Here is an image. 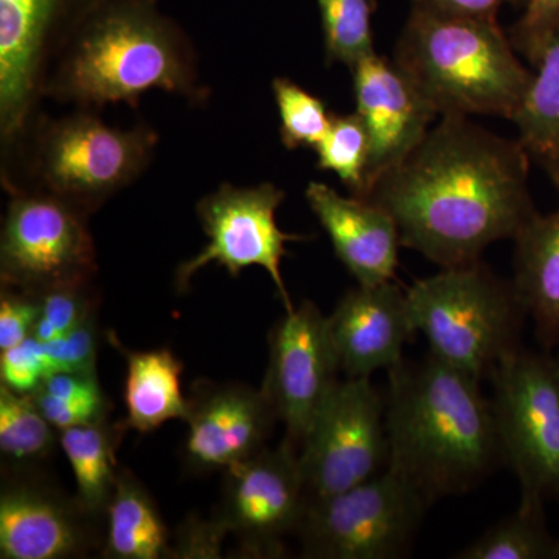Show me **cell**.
<instances>
[{
	"label": "cell",
	"mask_w": 559,
	"mask_h": 559,
	"mask_svg": "<svg viewBox=\"0 0 559 559\" xmlns=\"http://www.w3.org/2000/svg\"><path fill=\"white\" fill-rule=\"evenodd\" d=\"M527 153L468 117H443L367 200L393 216L401 245L443 270L465 266L536 215Z\"/></svg>",
	"instance_id": "obj_1"
},
{
	"label": "cell",
	"mask_w": 559,
	"mask_h": 559,
	"mask_svg": "<svg viewBox=\"0 0 559 559\" xmlns=\"http://www.w3.org/2000/svg\"><path fill=\"white\" fill-rule=\"evenodd\" d=\"M154 90L207 102L193 40L157 0H103L55 61L43 95L79 109L138 108Z\"/></svg>",
	"instance_id": "obj_2"
},
{
	"label": "cell",
	"mask_w": 559,
	"mask_h": 559,
	"mask_svg": "<svg viewBox=\"0 0 559 559\" xmlns=\"http://www.w3.org/2000/svg\"><path fill=\"white\" fill-rule=\"evenodd\" d=\"M385 426L388 466L429 503L468 491L502 454L480 380L433 355L390 370Z\"/></svg>",
	"instance_id": "obj_3"
},
{
	"label": "cell",
	"mask_w": 559,
	"mask_h": 559,
	"mask_svg": "<svg viewBox=\"0 0 559 559\" xmlns=\"http://www.w3.org/2000/svg\"><path fill=\"white\" fill-rule=\"evenodd\" d=\"M498 20L412 5L393 62L441 117L513 120L532 73Z\"/></svg>",
	"instance_id": "obj_4"
},
{
	"label": "cell",
	"mask_w": 559,
	"mask_h": 559,
	"mask_svg": "<svg viewBox=\"0 0 559 559\" xmlns=\"http://www.w3.org/2000/svg\"><path fill=\"white\" fill-rule=\"evenodd\" d=\"M32 189L46 191L92 215L148 168L159 135L140 123L110 127L90 109L61 119H33L25 131Z\"/></svg>",
	"instance_id": "obj_5"
},
{
	"label": "cell",
	"mask_w": 559,
	"mask_h": 559,
	"mask_svg": "<svg viewBox=\"0 0 559 559\" xmlns=\"http://www.w3.org/2000/svg\"><path fill=\"white\" fill-rule=\"evenodd\" d=\"M415 333L430 355L481 380L518 348L522 310L513 285H506L479 261L447 267L406 290Z\"/></svg>",
	"instance_id": "obj_6"
},
{
	"label": "cell",
	"mask_w": 559,
	"mask_h": 559,
	"mask_svg": "<svg viewBox=\"0 0 559 559\" xmlns=\"http://www.w3.org/2000/svg\"><path fill=\"white\" fill-rule=\"evenodd\" d=\"M496 428L521 487V509L559 496V369L554 356L518 347L491 371Z\"/></svg>",
	"instance_id": "obj_7"
},
{
	"label": "cell",
	"mask_w": 559,
	"mask_h": 559,
	"mask_svg": "<svg viewBox=\"0 0 559 559\" xmlns=\"http://www.w3.org/2000/svg\"><path fill=\"white\" fill-rule=\"evenodd\" d=\"M429 506L414 485L388 466L378 476L347 491L310 499L297 530L304 557H403Z\"/></svg>",
	"instance_id": "obj_8"
},
{
	"label": "cell",
	"mask_w": 559,
	"mask_h": 559,
	"mask_svg": "<svg viewBox=\"0 0 559 559\" xmlns=\"http://www.w3.org/2000/svg\"><path fill=\"white\" fill-rule=\"evenodd\" d=\"M7 189L11 198L0 238L2 286L39 294L91 283L98 266L90 215L46 191Z\"/></svg>",
	"instance_id": "obj_9"
},
{
	"label": "cell",
	"mask_w": 559,
	"mask_h": 559,
	"mask_svg": "<svg viewBox=\"0 0 559 559\" xmlns=\"http://www.w3.org/2000/svg\"><path fill=\"white\" fill-rule=\"evenodd\" d=\"M103 0H0V138L11 148L35 119L50 69Z\"/></svg>",
	"instance_id": "obj_10"
},
{
	"label": "cell",
	"mask_w": 559,
	"mask_h": 559,
	"mask_svg": "<svg viewBox=\"0 0 559 559\" xmlns=\"http://www.w3.org/2000/svg\"><path fill=\"white\" fill-rule=\"evenodd\" d=\"M285 198V190L271 182L253 187L224 182L205 194L198 202L197 213L209 245L179 264L175 275L178 293L189 289L191 278L210 263L223 266L235 278L248 267L260 266L274 282L285 312L293 311L296 307L283 280L282 260L288 253V242L307 238L280 229L275 213Z\"/></svg>",
	"instance_id": "obj_11"
},
{
	"label": "cell",
	"mask_w": 559,
	"mask_h": 559,
	"mask_svg": "<svg viewBox=\"0 0 559 559\" xmlns=\"http://www.w3.org/2000/svg\"><path fill=\"white\" fill-rule=\"evenodd\" d=\"M310 499L370 480L389 463L385 401L370 378L340 381L312 421L299 452Z\"/></svg>",
	"instance_id": "obj_12"
},
{
	"label": "cell",
	"mask_w": 559,
	"mask_h": 559,
	"mask_svg": "<svg viewBox=\"0 0 559 559\" xmlns=\"http://www.w3.org/2000/svg\"><path fill=\"white\" fill-rule=\"evenodd\" d=\"M308 502L299 452L285 440L224 471L215 516L249 557H282L283 539L299 530Z\"/></svg>",
	"instance_id": "obj_13"
},
{
	"label": "cell",
	"mask_w": 559,
	"mask_h": 559,
	"mask_svg": "<svg viewBox=\"0 0 559 559\" xmlns=\"http://www.w3.org/2000/svg\"><path fill=\"white\" fill-rule=\"evenodd\" d=\"M340 371L329 318L312 301H301L275 323L261 390L285 425L286 441L296 450H300L312 421L340 384Z\"/></svg>",
	"instance_id": "obj_14"
},
{
	"label": "cell",
	"mask_w": 559,
	"mask_h": 559,
	"mask_svg": "<svg viewBox=\"0 0 559 559\" xmlns=\"http://www.w3.org/2000/svg\"><path fill=\"white\" fill-rule=\"evenodd\" d=\"M97 522L79 499L14 471L0 492V558L86 557L103 547Z\"/></svg>",
	"instance_id": "obj_15"
},
{
	"label": "cell",
	"mask_w": 559,
	"mask_h": 559,
	"mask_svg": "<svg viewBox=\"0 0 559 559\" xmlns=\"http://www.w3.org/2000/svg\"><path fill=\"white\" fill-rule=\"evenodd\" d=\"M183 457L191 471H226L266 450L277 414L263 390L198 381L189 396Z\"/></svg>",
	"instance_id": "obj_16"
},
{
	"label": "cell",
	"mask_w": 559,
	"mask_h": 559,
	"mask_svg": "<svg viewBox=\"0 0 559 559\" xmlns=\"http://www.w3.org/2000/svg\"><path fill=\"white\" fill-rule=\"evenodd\" d=\"M353 72L356 112L370 138L366 198L381 176L417 148L439 114L393 61L374 53Z\"/></svg>",
	"instance_id": "obj_17"
},
{
	"label": "cell",
	"mask_w": 559,
	"mask_h": 559,
	"mask_svg": "<svg viewBox=\"0 0 559 559\" xmlns=\"http://www.w3.org/2000/svg\"><path fill=\"white\" fill-rule=\"evenodd\" d=\"M331 340L347 378H370L403 360L415 334L407 296L393 282L348 290L329 318Z\"/></svg>",
	"instance_id": "obj_18"
},
{
	"label": "cell",
	"mask_w": 559,
	"mask_h": 559,
	"mask_svg": "<svg viewBox=\"0 0 559 559\" xmlns=\"http://www.w3.org/2000/svg\"><path fill=\"white\" fill-rule=\"evenodd\" d=\"M305 198L337 259L358 285L377 286L395 280L403 245L388 210L364 198L342 197L322 182L308 183Z\"/></svg>",
	"instance_id": "obj_19"
},
{
	"label": "cell",
	"mask_w": 559,
	"mask_h": 559,
	"mask_svg": "<svg viewBox=\"0 0 559 559\" xmlns=\"http://www.w3.org/2000/svg\"><path fill=\"white\" fill-rule=\"evenodd\" d=\"M516 241L513 289L522 310L535 320L547 344H559V207L536 213Z\"/></svg>",
	"instance_id": "obj_20"
},
{
	"label": "cell",
	"mask_w": 559,
	"mask_h": 559,
	"mask_svg": "<svg viewBox=\"0 0 559 559\" xmlns=\"http://www.w3.org/2000/svg\"><path fill=\"white\" fill-rule=\"evenodd\" d=\"M110 342L127 359L124 381V406L128 428L148 433L160 428L170 419L186 421L189 399L180 385L183 366L170 348L135 349L124 348L110 334Z\"/></svg>",
	"instance_id": "obj_21"
},
{
	"label": "cell",
	"mask_w": 559,
	"mask_h": 559,
	"mask_svg": "<svg viewBox=\"0 0 559 559\" xmlns=\"http://www.w3.org/2000/svg\"><path fill=\"white\" fill-rule=\"evenodd\" d=\"M106 535L100 550L109 559L170 557L171 540L156 502L131 471L120 468L106 510Z\"/></svg>",
	"instance_id": "obj_22"
},
{
	"label": "cell",
	"mask_w": 559,
	"mask_h": 559,
	"mask_svg": "<svg viewBox=\"0 0 559 559\" xmlns=\"http://www.w3.org/2000/svg\"><path fill=\"white\" fill-rule=\"evenodd\" d=\"M127 421L103 419L94 425L61 430L60 444L72 465L76 481V499L92 516H106V510L116 489L119 466L116 452Z\"/></svg>",
	"instance_id": "obj_23"
},
{
	"label": "cell",
	"mask_w": 559,
	"mask_h": 559,
	"mask_svg": "<svg viewBox=\"0 0 559 559\" xmlns=\"http://www.w3.org/2000/svg\"><path fill=\"white\" fill-rule=\"evenodd\" d=\"M533 66L535 72L513 121L522 145L540 160L559 143V22Z\"/></svg>",
	"instance_id": "obj_24"
},
{
	"label": "cell",
	"mask_w": 559,
	"mask_h": 559,
	"mask_svg": "<svg viewBox=\"0 0 559 559\" xmlns=\"http://www.w3.org/2000/svg\"><path fill=\"white\" fill-rule=\"evenodd\" d=\"M31 399L44 418L60 432L108 419L110 409L97 373L57 371L31 393Z\"/></svg>",
	"instance_id": "obj_25"
},
{
	"label": "cell",
	"mask_w": 559,
	"mask_h": 559,
	"mask_svg": "<svg viewBox=\"0 0 559 559\" xmlns=\"http://www.w3.org/2000/svg\"><path fill=\"white\" fill-rule=\"evenodd\" d=\"M457 559H559V538L547 530L544 509H521L500 521Z\"/></svg>",
	"instance_id": "obj_26"
},
{
	"label": "cell",
	"mask_w": 559,
	"mask_h": 559,
	"mask_svg": "<svg viewBox=\"0 0 559 559\" xmlns=\"http://www.w3.org/2000/svg\"><path fill=\"white\" fill-rule=\"evenodd\" d=\"M53 429L31 395L0 384V452L14 469L49 457L55 447Z\"/></svg>",
	"instance_id": "obj_27"
},
{
	"label": "cell",
	"mask_w": 559,
	"mask_h": 559,
	"mask_svg": "<svg viewBox=\"0 0 559 559\" xmlns=\"http://www.w3.org/2000/svg\"><path fill=\"white\" fill-rule=\"evenodd\" d=\"M322 22L323 46L329 64L347 66L349 70L374 50L371 17L377 0H316Z\"/></svg>",
	"instance_id": "obj_28"
},
{
	"label": "cell",
	"mask_w": 559,
	"mask_h": 559,
	"mask_svg": "<svg viewBox=\"0 0 559 559\" xmlns=\"http://www.w3.org/2000/svg\"><path fill=\"white\" fill-rule=\"evenodd\" d=\"M320 170L336 173L356 198H366L370 138L358 112L333 114L325 138L314 148Z\"/></svg>",
	"instance_id": "obj_29"
},
{
	"label": "cell",
	"mask_w": 559,
	"mask_h": 559,
	"mask_svg": "<svg viewBox=\"0 0 559 559\" xmlns=\"http://www.w3.org/2000/svg\"><path fill=\"white\" fill-rule=\"evenodd\" d=\"M272 92L278 109L283 145L288 150H314L325 138L333 116L325 103L283 76L272 81Z\"/></svg>",
	"instance_id": "obj_30"
},
{
	"label": "cell",
	"mask_w": 559,
	"mask_h": 559,
	"mask_svg": "<svg viewBox=\"0 0 559 559\" xmlns=\"http://www.w3.org/2000/svg\"><path fill=\"white\" fill-rule=\"evenodd\" d=\"M36 296L39 300V318L32 337L39 342L60 340L76 329L92 311L97 310L92 282L57 286Z\"/></svg>",
	"instance_id": "obj_31"
},
{
	"label": "cell",
	"mask_w": 559,
	"mask_h": 559,
	"mask_svg": "<svg viewBox=\"0 0 559 559\" xmlns=\"http://www.w3.org/2000/svg\"><path fill=\"white\" fill-rule=\"evenodd\" d=\"M51 371L95 373L98 348L97 310L92 311L76 329L50 342H43Z\"/></svg>",
	"instance_id": "obj_32"
},
{
	"label": "cell",
	"mask_w": 559,
	"mask_h": 559,
	"mask_svg": "<svg viewBox=\"0 0 559 559\" xmlns=\"http://www.w3.org/2000/svg\"><path fill=\"white\" fill-rule=\"evenodd\" d=\"M0 353V384L21 395H31L53 373L43 342L36 341L35 337Z\"/></svg>",
	"instance_id": "obj_33"
},
{
	"label": "cell",
	"mask_w": 559,
	"mask_h": 559,
	"mask_svg": "<svg viewBox=\"0 0 559 559\" xmlns=\"http://www.w3.org/2000/svg\"><path fill=\"white\" fill-rule=\"evenodd\" d=\"M39 318L36 294L2 286L0 294V352L31 340Z\"/></svg>",
	"instance_id": "obj_34"
},
{
	"label": "cell",
	"mask_w": 559,
	"mask_h": 559,
	"mask_svg": "<svg viewBox=\"0 0 559 559\" xmlns=\"http://www.w3.org/2000/svg\"><path fill=\"white\" fill-rule=\"evenodd\" d=\"M227 535L229 532L215 514L209 521L189 518L179 527L168 558H219Z\"/></svg>",
	"instance_id": "obj_35"
},
{
	"label": "cell",
	"mask_w": 559,
	"mask_h": 559,
	"mask_svg": "<svg viewBox=\"0 0 559 559\" xmlns=\"http://www.w3.org/2000/svg\"><path fill=\"white\" fill-rule=\"evenodd\" d=\"M559 22V0H527L521 21L513 28V44L535 61L544 39Z\"/></svg>",
	"instance_id": "obj_36"
},
{
	"label": "cell",
	"mask_w": 559,
	"mask_h": 559,
	"mask_svg": "<svg viewBox=\"0 0 559 559\" xmlns=\"http://www.w3.org/2000/svg\"><path fill=\"white\" fill-rule=\"evenodd\" d=\"M525 3L527 0H412V5L425 7L440 13L485 17V20H498L499 10L503 5H525Z\"/></svg>",
	"instance_id": "obj_37"
},
{
	"label": "cell",
	"mask_w": 559,
	"mask_h": 559,
	"mask_svg": "<svg viewBox=\"0 0 559 559\" xmlns=\"http://www.w3.org/2000/svg\"><path fill=\"white\" fill-rule=\"evenodd\" d=\"M540 164L546 167L547 173H549L551 180H554L559 191V143L544 159H540Z\"/></svg>",
	"instance_id": "obj_38"
},
{
	"label": "cell",
	"mask_w": 559,
	"mask_h": 559,
	"mask_svg": "<svg viewBox=\"0 0 559 559\" xmlns=\"http://www.w3.org/2000/svg\"><path fill=\"white\" fill-rule=\"evenodd\" d=\"M555 362H557L558 369H559V344H558V353L554 356Z\"/></svg>",
	"instance_id": "obj_39"
}]
</instances>
